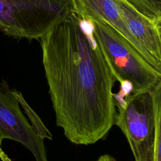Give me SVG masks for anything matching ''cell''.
<instances>
[{"instance_id":"cell-1","label":"cell","mask_w":161,"mask_h":161,"mask_svg":"<svg viewBox=\"0 0 161 161\" xmlns=\"http://www.w3.org/2000/svg\"><path fill=\"white\" fill-rule=\"evenodd\" d=\"M40 40L57 126L74 144L104 139L115 123L117 80L92 21L74 13Z\"/></svg>"},{"instance_id":"cell-2","label":"cell","mask_w":161,"mask_h":161,"mask_svg":"<svg viewBox=\"0 0 161 161\" xmlns=\"http://www.w3.org/2000/svg\"><path fill=\"white\" fill-rule=\"evenodd\" d=\"M74 13V0H0V30L16 38L40 40Z\"/></svg>"},{"instance_id":"cell-3","label":"cell","mask_w":161,"mask_h":161,"mask_svg":"<svg viewBox=\"0 0 161 161\" xmlns=\"http://www.w3.org/2000/svg\"><path fill=\"white\" fill-rule=\"evenodd\" d=\"M90 19L120 85L129 84L130 93L151 91L161 79V73L111 26L103 21Z\"/></svg>"},{"instance_id":"cell-4","label":"cell","mask_w":161,"mask_h":161,"mask_svg":"<svg viewBox=\"0 0 161 161\" xmlns=\"http://www.w3.org/2000/svg\"><path fill=\"white\" fill-rule=\"evenodd\" d=\"M115 123L123 132L135 161H154L155 114L151 91L114 94Z\"/></svg>"},{"instance_id":"cell-5","label":"cell","mask_w":161,"mask_h":161,"mask_svg":"<svg viewBox=\"0 0 161 161\" xmlns=\"http://www.w3.org/2000/svg\"><path fill=\"white\" fill-rule=\"evenodd\" d=\"M19 103L7 82H0V131L3 139L19 142L33 155L36 161H48L42 139L21 112Z\"/></svg>"},{"instance_id":"cell-6","label":"cell","mask_w":161,"mask_h":161,"mask_svg":"<svg viewBox=\"0 0 161 161\" xmlns=\"http://www.w3.org/2000/svg\"><path fill=\"white\" fill-rule=\"evenodd\" d=\"M132 34L147 57L148 62L161 73V30L156 22L147 18L125 0H114Z\"/></svg>"},{"instance_id":"cell-7","label":"cell","mask_w":161,"mask_h":161,"mask_svg":"<svg viewBox=\"0 0 161 161\" xmlns=\"http://www.w3.org/2000/svg\"><path fill=\"white\" fill-rule=\"evenodd\" d=\"M74 3L75 13L83 18L108 24L148 62L145 52L130 31L114 0H74Z\"/></svg>"},{"instance_id":"cell-8","label":"cell","mask_w":161,"mask_h":161,"mask_svg":"<svg viewBox=\"0 0 161 161\" xmlns=\"http://www.w3.org/2000/svg\"><path fill=\"white\" fill-rule=\"evenodd\" d=\"M151 92L155 114L154 161H161V79Z\"/></svg>"},{"instance_id":"cell-9","label":"cell","mask_w":161,"mask_h":161,"mask_svg":"<svg viewBox=\"0 0 161 161\" xmlns=\"http://www.w3.org/2000/svg\"><path fill=\"white\" fill-rule=\"evenodd\" d=\"M13 92L15 97L17 98L19 104L23 108L26 115L30 119L31 125L37 133V134L42 138H48L50 140L52 139V135L51 133L47 128L45 125L43 124L40 117L36 114L33 109L28 105L25 99L23 98L21 93L18 90L13 89Z\"/></svg>"},{"instance_id":"cell-10","label":"cell","mask_w":161,"mask_h":161,"mask_svg":"<svg viewBox=\"0 0 161 161\" xmlns=\"http://www.w3.org/2000/svg\"><path fill=\"white\" fill-rule=\"evenodd\" d=\"M147 18L161 25V8L147 0H125Z\"/></svg>"},{"instance_id":"cell-11","label":"cell","mask_w":161,"mask_h":161,"mask_svg":"<svg viewBox=\"0 0 161 161\" xmlns=\"http://www.w3.org/2000/svg\"><path fill=\"white\" fill-rule=\"evenodd\" d=\"M3 138L2 136L1 133L0 131V158L2 160V161H11V160L8 158V157L4 153V152L1 149V145H2V142L3 140Z\"/></svg>"},{"instance_id":"cell-12","label":"cell","mask_w":161,"mask_h":161,"mask_svg":"<svg viewBox=\"0 0 161 161\" xmlns=\"http://www.w3.org/2000/svg\"><path fill=\"white\" fill-rule=\"evenodd\" d=\"M95 161H116L115 158L109 154H105L100 156Z\"/></svg>"},{"instance_id":"cell-13","label":"cell","mask_w":161,"mask_h":161,"mask_svg":"<svg viewBox=\"0 0 161 161\" xmlns=\"http://www.w3.org/2000/svg\"><path fill=\"white\" fill-rule=\"evenodd\" d=\"M152 4L161 8V0H147Z\"/></svg>"},{"instance_id":"cell-14","label":"cell","mask_w":161,"mask_h":161,"mask_svg":"<svg viewBox=\"0 0 161 161\" xmlns=\"http://www.w3.org/2000/svg\"><path fill=\"white\" fill-rule=\"evenodd\" d=\"M160 30H161V25L160 26Z\"/></svg>"}]
</instances>
